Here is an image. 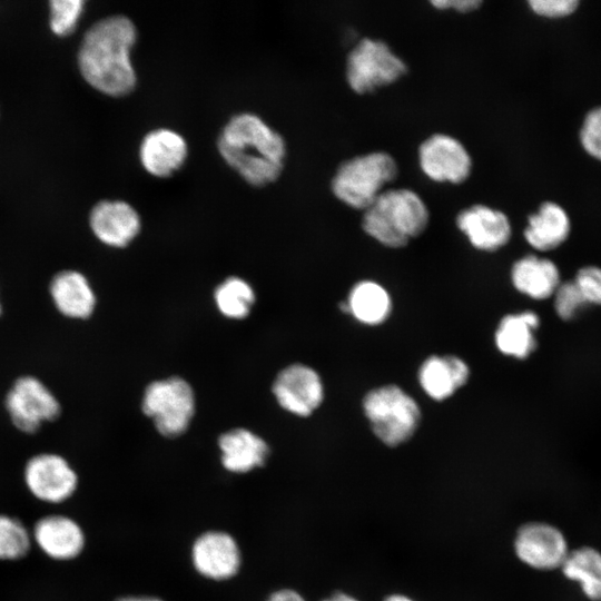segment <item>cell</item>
<instances>
[{
	"label": "cell",
	"mask_w": 601,
	"mask_h": 601,
	"mask_svg": "<svg viewBox=\"0 0 601 601\" xmlns=\"http://www.w3.org/2000/svg\"><path fill=\"white\" fill-rule=\"evenodd\" d=\"M137 37L136 26L128 17L116 14L95 22L83 35L78 51L83 79L106 96L129 95L137 83L131 61Z\"/></svg>",
	"instance_id": "6da1fadb"
},
{
	"label": "cell",
	"mask_w": 601,
	"mask_h": 601,
	"mask_svg": "<svg viewBox=\"0 0 601 601\" xmlns=\"http://www.w3.org/2000/svg\"><path fill=\"white\" fill-rule=\"evenodd\" d=\"M216 146L226 165L250 186L270 185L284 170L286 141L257 114L233 115L223 126Z\"/></svg>",
	"instance_id": "7a4b0ae2"
},
{
	"label": "cell",
	"mask_w": 601,
	"mask_h": 601,
	"mask_svg": "<svg viewBox=\"0 0 601 601\" xmlns=\"http://www.w3.org/2000/svg\"><path fill=\"white\" fill-rule=\"evenodd\" d=\"M430 211L423 198L410 188L383 190L363 210L362 228L390 248H401L427 227Z\"/></svg>",
	"instance_id": "3957f363"
},
{
	"label": "cell",
	"mask_w": 601,
	"mask_h": 601,
	"mask_svg": "<svg viewBox=\"0 0 601 601\" xmlns=\"http://www.w3.org/2000/svg\"><path fill=\"white\" fill-rule=\"evenodd\" d=\"M398 175L395 158L382 150L341 162L331 180L333 195L354 209H366Z\"/></svg>",
	"instance_id": "277c9868"
},
{
	"label": "cell",
	"mask_w": 601,
	"mask_h": 601,
	"mask_svg": "<svg viewBox=\"0 0 601 601\" xmlns=\"http://www.w3.org/2000/svg\"><path fill=\"white\" fill-rule=\"evenodd\" d=\"M363 408L375 436L391 447L407 442L421 420L415 400L396 385L370 391L364 397Z\"/></svg>",
	"instance_id": "5b68a950"
},
{
	"label": "cell",
	"mask_w": 601,
	"mask_h": 601,
	"mask_svg": "<svg viewBox=\"0 0 601 601\" xmlns=\"http://www.w3.org/2000/svg\"><path fill=\"white\" fill-rule=\"evenodd\" d=\"M407 65L387 42L365 37L348 51L345 76L349 88L366 95L388 86L407 73Z\"/></svg>",
	"instance_id": "8992f818"
},
{
	"label": "cell",
	"mask_w": 601,
	"mask_h": 601,
	"mask_svg": "<svg viewBox=\"0 0 601 601\" xmlns=\"http://www.w3.org/2000/svg\"><path fill=\"white\" fill-rule=\"evenodd\" d=\"M22 483L33 500L45 505L60 506L77 495L80 476L62 454L40 452L31 455L23 464Z\"/></svg>",
	"instance_id": "52a82bcc"
},
{
	"label": "cell",
	"mask_w": 601,
	"mask_h": 601,
	"mask_svg": "<svg viewBox=\"0 0 601 601\" xmlns=\"http://www.w3.org/2000/svg\"><path fill=\"white\" fill-rule=\"evenodd\" d=\"M141 408L160 435L179 437L188 430L195 413L194 391L177 376L155 381L145 390Z\"/></svg>",
	"instance_id": "ba28073f"
},
{
	"label": "cell",
	"mask_w": 601,
	"mask_h": 601,
	"mask_svg": "<svg viewBox=\"0 0 601 601\" xmlns=\"http://www.w3.org/2000/svg\"><path fill=\"white\" fill-rule=\"evenodd\" d=\"M193 571L211 583H226L238 577L244 555L238 540L221 529L200 532L189 546Z\"/></svg>",
	"instance_id": "9c48e42d"
},
{
	"label": "cell",
	"mask_w": 601,
	"mask_h": 601,
	"mask_svg": "<svg viewBox=\"0 0 601 601\" xmlns=\"http://www.w3.org/2000/svg\"><path fill=\"white\" fill-rule=\"evenodd\" d=\"M4 406L12 425L24 434L37 433L61 413V405L53 392L32 375L20 376L12 383Z\"/></svg>",
	"instance_id": "30bf717a"
},
{
	"label": "cell",
	"mask_w": 601,
	"mask_h": 601,
	"mask_svg": "<svg viewBox=\"0 0 601 601\" xmlns=\"http://www.w3.org/2000/svg\"><path fill=\"white\" fill-rule=\"evenodd\" d=\"M30 529L33 548L53 562H73L88 548L89 538L82 523L63 512L46 513Z\"/></svg>",
	"instance_id": "8fae6325"
},
{
	"label": "cell",
	"mask_w": 601,
	"mask_h": 601,
	"mask_svg": "<svg viewBox=\"0 0 601 601\" xmlns=\"http://www.w3.org/2000/svg\"><path fill=\"white\" fill-rule=\"evenodd\" d=\"M417 155L422 171L437 183L461 184L472 173L473 160L469 150L447 134L428 136L421 142Z\"/></svg>",
	"instance_id": "7c38bea8"
},
{
	"label": "cell",
	"mask_w": 601,
	"mask_h": 601,
	"mask_svg": "<svg viewBox=\"0 0 601 601\" xmlns=\"http://www.w3.org/2000/svg\"><path fill=\"white\" fill-rule=\"evenodd\" d=\"M513 549L522 563L541 571L561 568L569 553L563 533L540 521L526 522L518 529Z\"/></svg>",
	"instance_id": "4fadbf2b"
},
{
	"label": "cell",
	"mask_w": 601,
	"mask_h": 601,
	"mask_svg": "<svg viewBox=\"0 0 601 601\" xmlns=\"http://www.w3.org/2000/svg\"><path fill=\"white\" fill-rule=\"evenodd\" d=\"M218 463L230 475L244 476L264 469L269 461V444L244 427L228 430L217 440Z\"/></svg>",
	"instance_id": "5bb4252c"
},
{
	"label": "cell",
	"mask_w": 601,
	"mask_h": 601,
	"mask_svg": "<svg viewBox=\"0 0 601 601\" xmlns=\"http://www.w3.org/2000/svg\"><path fill=\"white\" fill-rule=\"evenodd\" d=\"M273 393L287 412L308 416L322 403L324 390L316 371L304 364H292L276 376Z\"/></svg>",
	"instance_id": "9a60e30c"
},
{
	"label": "cell",
	"mask_w": 601,
	"mask_h": 601,
	"mask_svg": "<svg viewBox=\"0 0 601 601\" xmlns=\"http://www.w3.org/2000/svg\"><path fill=\"white\" fill-rule=\"evenodd\" d=\"M138 156L144 170L150 176L168 178L185 165L188 144L180 132L159 127L142 137Z\"/></svg>",
	"instance_id": "2e32d148"
},
{
	"label": "cell",
	"mask_w": 601,
	"mask_h": 601,
	"mask_svg": "<svg viewBox=\"0 0 601 601\" xmlns=\"http://www.w3.org/2000/svg\"><path fill=\"white\" fill-rule=\"evenodd\" d=\"M89 226L102 244L122 248L140 233L141 218L138 211L125 200H100L91 209Z\"/></svg>",
	"instance_id": "e0dca14e"
},
{
	"label": "cell",
	"mask_w": 601,
	"mask_h": 601,
	"mask_svg": "<svg viewBox=\"0 0 601 601\" xmlns=\"http://www.w3.org/2000/svg\"><path fill=\"white\" fill-rule=\"evenodd\" d=\"M455 224L474 248L484 252L500 249L509 243L512 234L505 213L484 204L462 209L456 215Z\"/></svg>",
	"instance_id": "ac0fdd59"
},
{
	"label": "cell",
	"mask_w": 601,
	"mask_h": 601,
	"mask_svg": "<svg viewBox=\"0 0 601 601\" xmlns=\"http://www.w3.org/2000/svg\"><path fill=\"white\" fill-rule=\"evenodd\" d=\"M49 295L56 309L70 319H87L95 312L97 297L89 279L76 269L55 274Z\"/></svg>",
	"instance_id": "d6986e66"
},
{
	"label": "cell",
	"mask_w": 601,
	"mask_h": 601,
	"mask_svg": "<svg viewBox=\"0 0 601 601\" xmlns=\"http://www.w3.org/2000/svg\"><path fill=\"white\" fill-rule=\"evenodd\" d=\"M469 376L466 363L454 355L430 356L418 371L422 388L435 401H443L453 395L467 382Z\"/></svg>",
	"instance_id": "ffe728a7"
},
{
	"label": "cell",
	"mask_w": 601,
	"mask_h": 601,
	"mask_svg": "<svg viewBox=\"0 0 601 601\" xmlns=\"http://www.w3.org/2000/svg\"><path fill=\"white\" fill-rule=\"evenodd\" d=\"M511 279L520 293L533 299L553 296L561 283L556 265L535 255H526L516 260L512 266Z\"/></svg>",
	"instance_id": "44dd1931"
},
{
	"label": "cell",
	"mask_w": 601,
	"mask_h": 601,
	"mask_svg": "<svg viewBox=\"0 0 601 601\" xmlns=\"http://www.w3.org/2000/svg\"><path fill=\"white\" fill-rule=\"evenodd\" d=\"M570 234V219L565 210L553 201H544L536 213L528 217L525 240L538 250H551L560 246Z\"/></svg>",
	"instance_id": "7402d4cb"
},
{
	"label": "cell",
	"mask_w": 601,
	"mask_h": 601,
	"mask_svg": "<svg viewBox=\"0 0 601 601\" xmlns=\"http://www.w3.org/2000/svg\"><path fill=\"white\" fill-rule=\"evenodd\" d=\"M539 324V316L531 311L504 316L495 332L497 349L508 356L526 358L536 347L534 332Z\"/></svg>",
	"instance_id": "603a6c76"
},
{
	"label": "cell",
	"mask_w": 601,
	"mask_h": 601,
	"mask_svg": "<svg viewBox=\"0 0 601 601\" xmlns=\"http://www.w3.org/2000/svg\"><path fill=\"white\" fill-rule=\"evenodd\" d=\"M341 308L363 324L377 325L388 317L392 303L383 286L372 280H362L354 285Z\"/></svg>",
	"instance_id": "cb8c5ba5"
},
{
	"label": "cell",
	"mask_w": 601,
	"mask_h": 601,
	"mask_svg": "<svg viewBox=\"0 0 601 601\" xmlns=\"http://www.w3.org/2000/svg\"><path fill=\"white\" fill-rule=\"evenodd\" d=\"M561 570L563 574L580 583L587 598L601 601V553L591 546L569 551Z\"/></svg>",
	"instance_id": "d4e9b609"
},
{
	"label": "cell",
	"mask_w": 601,
	"mask_h": 601,
	"mask_svg": "<svg viewBox=\"0 0 601 601\" xmlns=\"http://www.w3.org/2000/svg\"><path fill=\"white\" fill-rule=\"evenodd\" d=\"M33 549L31 529L19 516L0 512V561L18 562Z\"/></svg>",
	"instance_id": "484cf974"
},
{
	"label": "cell",
	"mask_w": 601,
	"mask_h": 601,
	"mask_svg": "<svg viewBox=\"0 0 601 601\" xmlns=\"http://www.w3.org/2000/svg\"><path fill=\"white\" fill-rule=\"evenodd\" d=\"M215 302L219 312L229 318L246 317L255 302L252 286L239 277H229L215 290Z\"/></svg>",
	"instance_id": "4316f807"
},
{
	"label": "cell",
	"mask_w": 601,
	"mask_h": 601,
	"mask_svg": "<svg viewBox=\"0 0 601 601\" xmlns=\"http://www.w3.org/2000/svg\"><path fill=\"white\" fill-rule=\"evenodd\" d=\"M83 6L82 0H51L49 24L52 32L60 37L70 35L78 24Z\"/></svg>",
	"instance_id": "83f0119b"
},
{
	"label": "cell",
	"mask_w": 601,
	"mask_h": 601,
	"mask_svg": "<svg viewBox=\"0 0 601 601\" xmlns=\"http://www.w3.org/2000/svg\"><path fill=\"white\" fill-rule=\"evenodd\" d=\"M553 297L555 313L564 321L574 318L587 305L573 280L560 283Z\"/></svg>",
	"instance_id": "f1b7e54d"
},
{
	"label": "cell",
	"mask_w": 601,
	"mask_h": 601,
	"mask_svg": "<svg viewBox=\"0 0 601 601\" xmlns=\"http://www.w3.org/2000/svg\"><path fill=\"white\" fill-rule=\"evenodd\" d=\"M580 141L589 155L601 160V107L587 114L580 130Z\"/></svg>",
	"instance_id": "f546056e"
},
{
	"label": "cell",
	"mask_w": 601,
	"mask_h": 601,
	"mask_svg": "<svg viewBox=\"0 0 601 601\" xmlns=\"http://www.w3.org/2000/svg\"><path fill=\"white\" fill-rule=\"evenodd\" d=\"M587 304L601 305V268L585 266L581 268L573 279Z\"/></svg>",
	"instance_id": "4dcf8cb0"
},
{
	"label": "cell",
	"mask_w": 601,
	"mask_h": 601,
	"mask_svg": "<svg viewBox=\"0 0 601 601\" xmlns=\"http://www.w3.org/2000/svg\"><path fill=\"white\" fill-rule=\"evenodd\" d=\"M579 2L577 0H530V8L538 14L558 18L572 13Z\"/></svg>",
	"instance_id": "1f68e13d"
},
{
	"label": "cell",
	"mask_w": 601,
	"mask_h": 601,
	"mask_svg": "<svg viewBox=\"0 0 601 601\" xmlns=\"http://www.w3.org/2000/svg\"><path fill=\"white\" fill-rule=\"evenodd\" d=\"M431 4L440 10L452 9L461 13L470 12L482 6L480 0H432Z\"/></svg>",
	"instance_id": "d6a6232c"
},
{
	"label": "cell",
	"mask_w": 601,
	"mask_h": 601,
	"mask_svg": "<svg viewBox=\"0 0 601 601\" xmlns=\"http://www.w3.org/2000/svg\"><path fill=\"white\" fill-rule=\"evenodd\" d=\"M264 601H309L299 590L282 587L270 591Z\"/></svg>",
	"instance_id": "836d02e7"
},
{
	"label": "cell",
	"mask_w": 601,
	"mask_h": 601,
	"mask_svg": "<svg viewBox=\"0 0 601 601\" xmlns=\"http://www.w3.org/2000/svg\"><path fill=\"white\" fill-rule=\"evenodd\" d=\"M318 601H361L356 595L344 591L333 590L329 593L319 598Z\"/></svg>",
	"instance_id": "e575fe53"
},
{
	"label": "cell",
	"mask_w": 601,
	"mask_h": 601,
	"mask_svg": "<svg viewBox=\"0 0 601 601\" xmlns=\"http://www.w3.org/2000/svg\"><path fill=\"white\" fill-rule=\"evenodd\" d=\"M111 601H166L160 597L151 594H120Z\"/></svg>",
	"instance_id": "d590c367"
},
{
	"label": "cell",
	"mask_w": 601,
	"mask_h": 601,
	"mask_svg": "<svg viewBox=\"0 0 601 601\" xmlns=\"http://www.w3.org/2000/svg\"><path fill=\"white\" fill-rule=\"evenodd\" d=\"M382 601H418V600L402 592H394V593L387 594Z\"/></svg>",
	"instance_id": "8d00e7d4"
},
{
	"label": "cell",
	"mask_w": 601,
	"mask_h": 601,
	"mask_svg": "<svg viewBox=\"0 0 601 601\" xmlns=\"http://www.w3.org/2000/svg\"><path fill=\"white\" fill-rule=\"evenodd\" d=\"M2 313V305H1V299H0V315Z\"/></svg>",
	"instance_id": "74e56055"
}]
</instances>
